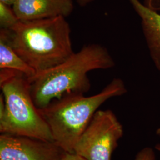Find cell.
I'll list each match as a JSON object with an SVG mask.
<instances>
[{"label": "cell", "instance_id": "obj_1", "mask_svg": "<svg viewBox=\"0 0 160 160\" xmlns=\"http://www.w3.org/2000/svg\"><path fill=\"white\" fill-rule=\"evenodd\" d=\"M114 65L113 58L104 46L86 45L63 62L28 78L32 99L37 108L42 109L67 94H85L91 88L90 71Z\"/></svg>", "mask_w": 160, "mask_h": 160}, {"label": "cell", "instance_id": "obj_2", "mask_svg": "<svg viewBox=\"0 0 160 160\" xmlns=\"http://www.w3.org/2000/svg\"><path fill=\"white\" fill-rule=\"evenodd\" d=\"M65 18L20 21L6 30L12 48L36 73L63 62L74 52Z\"/></svg>", "mask_w": 160, "mask_h": 160}, {"label": "cell", "instance_id": "obj_3", "mask_svg": "<svg viewBox=\"0 0 160 160\" xmlns=\"http://www.w3.org/2000/svg\"><path fill=\"white\" fill-rule=\"evenodd\" d=\"M126 92L123 80L116 78L96 94H68L39 111L49 127L53 141L66 152L73 153L77 141L98 108L110 98Z\"/></svg>", "mask_w": 160, "mask_h": 160}, {"label": "cell", "instance_id": "obj_4", "mask_svg": "<svg viewBox=\"0 0 160 160\" xmlns=\"http://www.w3.org/2000/svg\"><path fill=\"white\" fill-rule=\"evenodd\" d=\"M0 132L53 141L48 123L37 108L28 77L16 70L0 69Z\"/></svg>", "mask_w": 160, "mask_h": 160}, {"label": "cell", "instance_id": "obj_5", "mask_svg": "<svg viewBox=\"0 0 160 160\" xmlns=\"http://www.w3.org/2000/svg\"><path fill=\"white\" fill-rule=\"evenodd\" d=\"M123 135V126L113 112L98 110L77 141L74 152L87 160H112Z\"/></svg>", "mask_w": 160, "mask_h": 160}, {"label": "cell", "instance_id": "obj_6", "mask_svg": "<svg viewBox=\"0 0 160 160\" xmlns=\"http://www.w3.org/2000/svg\"><path fill=\"white\" fill-rule=\"evenodd\" d=\"M67 153L54 141L8 133L0 135V160H62Z\"/></svg>", "mask_w": 160, "mask_h": 160}, {"label": "cell", "instance_id": "obj_7", "mask_svg": "<svg viewBox=\"0 0 160 160\" xmlns=\"http://www.w3.org/2000/svg\"><path fill=\"white\" fill-rule=\"evenodd\" d=\"M20 21L67 17L74 10L72 0H16L12 6Z\"/></svg>", "mask_w": 160, "mask_h": 160}, {"label": "cell", "instance_id": "obj_8", "mask_svg": "<svg viewBox=\"0 0 160 160\" xmlns=\"http://www.w3.org/2000/svg\"><path fill=\"white\" fill-rule=\"evenodd\" d=\"M141 20L143 35L151 58L160 71V13L139 0H129Z\"/></svg>", "mask_w": 160, "mask_h": 160}, {"label": "cell", "instance_id": "obj_9", "mask_svg": "<svg viewBox=\"0 0 160 160\" xmlns=\"http://www.w3.org/2000/svg\"><path fill=\"white\" fill-rule=\"evenodd\" d=\"M8 69L22 72L28 78L36 72L30 67L12 48L6 30L0 31V69Z\"/></svg>", "mask_w": 160, "mask_h": 160}, {"label": "cell", "instance_id": "obj_10", "mask_svg": "<svg viewBox=\"0 0 160 160\" xmlns=\"http://www.w3.org/2000/svg\"><path fill=\"white\" fill-rule=\"evenodd\" d=\"M20 20L11 6L0 2L1 29L10 30L16 26Z\"/></svg>", "mask_w": 160, "mask_h": 160}, {"label": "cell", "instance_id": "obj_11", "mask_svg": "<svg viewBox=\"0 0 160 160\" xmlns=\"http://www.w3.org/2000/svg\"><path fill=\"white\" fill-rule=\"evenodd\" d=\"M135 160H157L154 151L149 147H146L138 152Z\"/></svg>", "mask_w": 160, "mask_h": 160}, {"label": "cell", "instance_id": "obj_12", "mask_svg": "<svg viewBox=\"0 0 160 160\" xmlns=\"http://www.w3.org/2000/svg\"><path fill=\"white\" fill-rule=\"evenodd\" d=\"M144 4L155 11H160V0H145Z\"/></svg>", "mask_w": 160, "mask_h": 160}, {"label": "cell", "instance_id": "obj_13", "mask_svg": "<svg viewBox=\"0 0 160 160\" xmlns=\"http://www.w3.org/2000/svg\"><path fill=\"white\" fill-rule=\"evenodd\" d=\"M62 160H87L84 158L82 157L79 155L77 154L74 152L69 153L67 152L64 156Z\"/></svg>", "mask_w": 160, "mask_h": 160}, {"label": "cell", "instance_id": "obj_14", "mask_svg": "<svg viewBox=\"0 0 160 160\" xmlns=\"http://www.w3.org/2000/svg\"><path fill=\"white\" fill-rule=\"evenodd\" d=\"M77 3L82 7H85V6L90 4L94 0H76Z\"/></svg>", "mask_w": 160, "mask_h": 160}, {"label": "cell", "instance_id": "obj_15", "mask_svg": "<svg viewBox=\"0 0 160 160\" xmlns=\"http://www.w3.org/2000/svg\"><path fill=\"white\" fill-rule=\"evenodd\" d=\"M16 0H0V2L6 4L8 6H12Z\"/></svg>", "mask_w": 160, "mask_h": 160}, {"label": "cell", "instance_id": "obj_16", "mask_svg": "<svg viewBox=\"0 0 160 160\" xmlns=\"http://www.w3.org/2000/svg\"><path fill=\"white\" fill-rule=\"evenodd\" d=\"M155 149L160 152V144H158L155 146Z\"/></svg>", "mask_w": 160, "mask_h": 160}, {"label": "cell", "instance_id": "obj_17", "mask_svg": "<svg viewBox=\"0 0 160 160\" xmlns=\"http://www.w3.org/2000/svg\"><path fill=\"white\" fill-rule=\"evenodd\" d=\"M157 134L160 137V128H159L157 130Z\"/></svg>", "mask_w": 160, "mask_h": 160}]
</instances>
